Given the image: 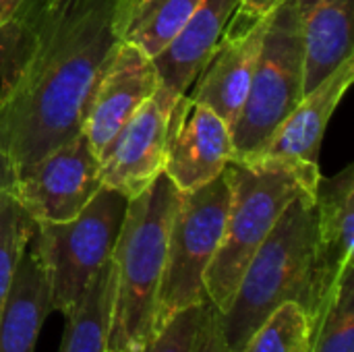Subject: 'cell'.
I'll list each match as a JSON object with an SVG mask.
<instances>
[{"label": "cell", "mask_w": 354, "mask_h": 352, "mask_svg": "<svg viewBox=\"0 0 354 352\" xmlns=\"http://www.w3.org/2000/svg\"><path fill=\"white\" fill-rule=\"evenodd\" d=\"M158 87L153 58L133 44L118 41L91 87L81 124L97 160Z\"/></svg>", "instance_id": "cell-9"}, {"label": "cell", "mask_w": 354, "mask_h": 352, "mask_svg": "<svg viewBox=\"0 0 354 352\" xmlns=\"http://www.w3.org/2000/svg\"><path fill=\"white\" fill-rule=\"evenodd\" d=\"M35 226V220L27 216L6 187L0 193V313Z\"/></svg>", "instance_id": "cell-22"}, {"label": "cell", "mask_w": 354, "mask_h": 352, "mask_svg": "<svg viewBox=\"0 0 354 352\" xmlns=\"http://www.w3.org/2000/svg\"><path fill=\"white\" fill-rule=\"evenodd\" d=\"M17 39H19V19L0 27V75L6 68V62L17 46Z\"/></svg>", "instance_id": "cell-25"}, {"label": "cell", "mask_w": 354, "mask_h": 352, "mask_svg": "<svg viewBox=\"0 0 354 352\" xmlns=\"http://www.w3.org/2000/svg\"><path fill=\"white\" fill-rule=\"evenodd\" d=\"M315 195L297 197L247 263L234 297L220 313L230 352H243L251 334L282 303L297 301L313 319L322 313L315 280Z\"/></svg>", "instance_id": "cell-2"}, {"label": "cell", "mask_w": 354, "mask_h": 352, "mask_svg": "<svg viewBox=\"0 0 354 352\" xmlns=\"http://www.w3.org/2000/svg\"><path fill=\"white\" fill-rule=\"evenodd\" d=\"M354 58L342 62L317 87L307 91L297 108L278 127L259 158H278L288 162L317 164L319 147L332 114L353 85ZM257 160V158H255ZM319 166V164H317Z\"/></svg>", "instance_id": "cell-14"}, {"label": "cell", "mask_w": 354, "mask_h": 352, "mask_svg": "<svg viewBox=\"0 0 354 352\" xmlns=\"http://www.w3.org/2000/svg\"><path fill=\"white\" fill-rule=\"evenodd\" d=\"M114 295L112 261L95 276L75 309L64 315L66 328L58 352H104Z\"/></svg>", "instance_id": "cell-19"}, {"label": "cell", "mask_w": 354, "mask_h": 352, "mask_svg": "<svg viewBox=\"0 0 354 352\" xmlns=\"http://www.w3.org/2000/svg\"><path fill=\"white\" fill-rule=\"evenodd\" d=\"M284 0H241L239 8L247 10V12H253V15H259V17H266L270 15L276 6H280Z\"/></svg>", "instance_id": "cell-26"}, {"label": "cell", "mask_w": 354, "mask_h": 352, "mask_svg": "<svg viewBox=\"0 0 354 352\" xmlns=\"http://www.w3.org/2000/svg\"><path fill=\"white\" fill-rule=\"evenodd\" d=\"M25 4L27 0H0V27L12 23L21 15Z\"/></svg>", "instance_id": "cell-27"}, {"label": "cell", "mask_w": 354, "mask_h": 352, "mask_svg": "<svg viewBox=\"0 0 354 352\" xmlns=\"http://www.w3.org/2000/svg\"><path fill=\"white\" fill-rule=\"evenodd\" d=\"M301 352H309V349H305V351H301Z\"/></svg>", "instance_id": "cell-29"}, {"label": "cell", "mask_w": 354, "mask_h": 352, "mask_svg": "<svg viewBox=\"0 0 354 352\" xmlns=\"http://www.w3.org/2000/svg\"><path fill=\"white\" fill-rule=\"evenodd\" d=\"M178 189L160 174L149 189L129 199L112 253L114 295L104 352L145 344L156 334L158 297Z\"/></svg>", "instance_id": "cell-4"}, {"label": "cell", "mask_w": 354, "mask_h": 352, "mask_svg": "<svg viewBox=\"0 0 354 352\" xmlns=\"http://www.w3.org/2000/svg\"><path fill=\"white\" fill-rule=\"evenodd\" d=\"M10 178H12V166L4 156H0V193L10 185Z\"/></svg>", "instance_id": "cell-28"}, {"label": "cell", "mask_w": 354, "mask_h": 352, "mask_svg": "<svg viewBox=\"0 0 354 352\" xmlns=\"http://www.w3.org/2000/svg\"><path fill=\"white\" fill-rule=\"evenodd\" d=\"M268 17L236 8L193 89L187 91L191 100L212 108L230 129L247 100Z\"/></svg>", "instance_id": "cell-12"}, {"label": "cell", "mask_w": 354, "mask_h": 352, "mask_svg": "<svg viewBox=\"0 0 354 352\" xmlns=\"http://www.w3.org/2000/svg\"><path fill=\"white\" fill-rule=\"evenodd\" d=\"M311 336V315L297 301H288L261 322L243 352H301L309 349Z\"/></svg>", "instance_id": "cell-21"}, {"label": "cell", "mask_w": 354, "mask_h": 352, "mask_svg": "<svg viewBox=\"0 0 354 352\" xmlns=\"http://www.w3.org/2000/svg\"><path fill=\"white\" fill-rule=\"evenodd\" d=\"M0 75V156L21 168L81 133L91 87L120 41L114 0H27Z\"/></svg>", "instance_id": "cell-1"}, {"label": "cell", "mask_w": 354, "mask_h": 352, "mask_svg": "<svg viewBox=\"0 0 354 352\" xmlns=\"http://www.w3.org/2000/svg\"><path fill=\"white\" fill-rule=\"evenodd\" d=\"M195 352H230L224 342L222 330H220V313L212 303H207V307H205Z\"/></svg>", "instance_id": "cell-24"}, {"label": "cell", "mask_w": 354, "mask_h": 352, "mask_svg": "<svg viewBox=\"0 0 354 352\" xmlns=\"http://www.w3.org/2000/svg\"><path fill=\"white\" fill-rule=\"evenodd\" d=\"M209 301L193 305L170 317L145 344L122 352H195L201 319Z\"/></svg>", "instance_id": "cell-23"}, {"label": "cell", "mask_w": 354, "mask_h": 352, "mask_svg": "<svg viewBox=\"0 0 354 352\" xmlns=\"http://www.w3.org/2000/svg\"><path fill=\"white\" fill-rule=\"evenodd\" d=\"M305 95V46L299 4L284 0L268 17L247 100L232 124L234 160H255Z\"/></svg>", "instance_id": "cell-5"}, {"label": "cell", "mask_w": 354, "mask_h": 352, "mask_svg": "<svg viewBox=\"0 0 354 352\" xmlns=\"http://www.w3.org/2000/svg\"><path fill=\"white\" fill-rule=\"evenodd\" d=\"M315 280L322 309L354 263V166L315 185Z\"/></svg>", "instance_id": "cell-13"}, {"label": "cell", "mask_w": 354, "mask_h": 352, "mask_svg": "<svg viewBox=\"0 0 354 352\" xmlns=\"http://www.w3.org/2000/svg\"><path fill=\"white\" fill-rule=\"evenodd\" d=\"M239 4L241 0H201L197 4L180 31L153 56L162 89L174 98L189 91Z\"/></svg>", "instance_id": "cell-15"}, {"label": "cell", "mask_w": 354, "mask_h": 352, "mask_svg": "<svg viewBox=\"0 0 354 352\" xmlns=\"http://www.w3.org/2000/svg\"><path fill=\"white\" fill-rule=\"evenodd\" d=\"M52 313L46 270L27 245L0 313V352H33L46 317Z\"/></svg>", "instance_id": "cell-17"}, {"label": "cell", "mask_w": 354, "mask_h": 352, "mask_svg": "<svg viewBox=\"0 0 354 352\" xmlns=\"http://www.w3.org/2000/svg\"><path fill=\"white\" fill-rule=\"evenodd\" d=\"M230 205L222 243L205 272L207 301L224 313L234 297L241 276L268 239L284 210L301 195H315L317 164L278 158L230 160Z\"/></svg>", "instance_id": "cell-3"}, {"label": "cell", "mask_w": 354, "mask_h": 352, "mask_svg": "<svg viewBox=\"0 0 354 352\" xmlns=\"http://www.w3.org/2000/svg\"><path fill=\"white\" fill-rule=\"evenodd\" d=\"M234 160L230 127L207 106L183 93L170 112L164 174L185 193L203 187Z\"/></svg>", "instance_id": "cell-11"}, {"label": "cell", "mask_w": 354, "mask_h": 352, "mask_svg": "<svg viewBox=\"0 0 354 352\" xmlns=\"http://www.w3.org/2000/svg\"><path fill=\"white\" fill-rule=\"evenodd\" d=\"M201 0H114V27L120 41L151 58L180 31Z\"/></svg>", "instance_id": "cell-18"}, {"label": "cell", "mask_w": 354, "mask_h": 352, "mask_svg": "<svg viewBox=\"0 0 354 352\" xmlns=\"http://www.w3.org/2000/svg\"><path fill=\"white\" fill-rule=\"evenodd\" d=\"M176 100L178 98L158 87L135 112L100 156L102 187L133 199L164 174L168 120Z\"/></svg>", "instance_id": "cell-10"}, {"label": "cell", "mask_w": 354, "mask_h": 352, "mask_svg": "<svg viewBox=\"0 0 354 352\" xmlns=\"http://www.w3.org/2000/svg\"><path fill=\"white\" fill-rule=\"evenodd\" d=\"M354 0H297L305 46V93L330 77L353 52Z\"/></svg>", "instance_id": "cell-16"}, {"label": "cell", "mask_w": 354, "mask_h": 352, "mask_svg": "<svg viewBox=\"0 0 354 352\" xmlns=\"http://www.w3.org/2000/svg\"><path fill=\"white\" fill-rule=\"evenodd\" d=\"M228 205L230 178L226 168L199 189L178 191L168 230L156 332L176 313L207 301L203 278L222 243Z\"/></svg>", "instance_id": "cell-7"}, {"label": "cell", "mask_w": 354, "mask_h": 352, "mask_svg": "<svg viewBox=\"0 0 354 352\" xmlns=\"http://www.w3.org/2000/svg\"><path fill=\"white\" fill-rule=\"evenodd\" d=\"M100 189V160L83 133L39 160L12 168L8 185L12 199L37 224L73 220Z\"/></svg>", "instance_id": "cell-8"}, {"label": "cell", "mask_w": 354, "mask_h": 352, "mask_svg": "<svg viewBox=\"0 0 354 352\" xmlns=\"http://www.w3.org/2000/svg\"><path fill=\"white\" fill-rule=\"evenodd\" d=\"M127 203L124 195L102 187L73 220L35 222L29 247L46 270L52 311L68 315L95 276L112 261Z\"/></svg>", "instance_id": "cell-6"}, {"label": "cell", "mask_w": 354, "mask_h": 352, "mask_svg": "<svg viewBox=\"0 0 354 352\" xmlns=\"http://www.w3.org/2000/svg\"><path fill=\"white\" fill-rule=\"evenodd\" d=\"M309 352H354V263L326 301L313 326Z\"/></svg>", "instance_id": "cell-20"}]
</instances>
